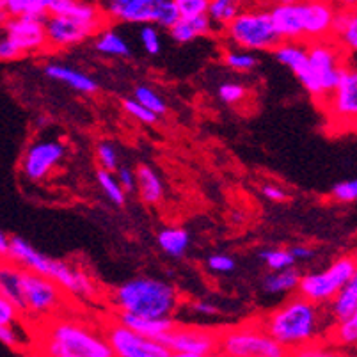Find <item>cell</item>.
Instances as JSON below:
<instances>
[{
    "mask_svg": "<svg viewBox=\"0 0 357 357\" xmlns=\"http://www.w3.org/2000/svg\"><path fill=\"white\" fill-rule=\"evenodd\" d=\"M64 155H66V146L57 141L31 144L20 160L22 173L32 182H41L59 166Z\"/></svg>",
    "mask_w": 357,
    "mask_h": 357,
    "instance_id": "13",
    "label": "cell"
},
{
    "mask_svg": "<svg viewBox=\"0 0 357 357\" xmlns=\"http://www.w3.org/2000/svg\"><path fill=\"white\" fill-rule=\"evenodd\" d=\"M134 96H135L134 100L137 102V104L143 105L146 111H150L151 114H155L157 118L167 112V105H166V102L162 100V96L157 95V93L153 91L151 88L139 86V88H135Z\"/></svg>",
    "mask_w": 357,
    "mask_h": 357,
    "instance_id": "32",
    "label": "cell"
},
{
    "mask_svg": "<svg viewBox=\"0 0 357 357\" xmlns=\"http://www.w3.org/2000/svg\"><path fill=\"white\" fill-rule=\"evenodd\" d=\"M288 253L294 258V262H297V260H311L315 256V251L306 246H294L292 249H288Z\"/></svg>",
    "mask_w": 357,
    "mask_h": 357,
    "instance_id": "51",
    "label": "cell"
},
{
    "mask_svg": "<svg viewBox=\"0 0 357 357\" xmlns=\"http://www.w3.org/2000/svg\"><path fill=\"white\" fill-rule=\"evenodd\" d=\"M327 357H352V356H349V354L345 352H334V350H329Z\"/></svg>",
    "mask_w": 357,
    "mask_h": 357,
    "instance_id": "54",
    "label": "cell"
},
{
    "mask_svg": "<svg viewBox=\"0 0 357 357\" xmlns=\"http://www.w3.org/2000/svg\"><path fill=\"white\" fill-rule=\"evenodd\" d=\"M100 8L105 20L119 24L153 25L157 20V0H111Z\"/></svg>",
    "mask_w": 357,
    "mask_h": 357,
    "instance_id": "16",
    "label": "cell"
},
{
    "mask_svg": "<svg viewBox=\"0 0 357 357\" xmlns=\"http://www.w3.org/2000/svg\"><path fill=\"white\" fill-rule=\"evenodd\" d=\"M0 342L11 349H16L22 345V338L16 333L15 327H0Z\"/></svg>",
    "mask_w": 357,
    "mask_h": 357,
    "instance_id": "48",
    "label": "cell"
},
{
    "mask_svg": "<svg viewBox=\"0 0 357 357\" xmlns=\"http://www.w3.org/2000/svg\"><path fill=\"white\" fill-rule=\"evenodd\" d=\"M262 192L267 199H270V201L281 203V201H286V199H288V194H286L281 187H278V185H263Z\"/></svg>",
    "mask_w": 357,
    "mask_h": 357,
    "instance_id": "49",
    "label": "cell"
},
{
    "mask_svg": "<svg viewBox=\"0 0 357 357\" xmlns=\"http://www.w3.org/2000/svg\"><path fill=\"white\" fill-rule=\"evenodd\" d=\"M329 304L331 315H333L338 322L357 317V278H354L352 281L347 283Z\"/></svg>",
    "mask_w": 357,
    "mask_h": 357,
    "instance_id": "26",
    "label": "cell"
},
{
    "mask_svg": "<svg viewBox=\"0 0 357 357\" xmlns=\"http://www.w3.org/2000/svg\"><path fill=\"white\" fill-rule=\"evenodd\" d=\"M9 253V237L0 230V258H8Z\"/></svg>",
    "mask_w": 357,
    "mask_h": 357,
    "instance_id": "52",
    "label": "cell"
},
{
    "mask_svg": "<svg viewBox=\"0 0 357 357\" xmlns=\"http://www.w3.org/2000/svg\"><path fill=\"white\" fill-rule=\"evenodd\" d=\"M4 27L22 56L48 50L45 20H40V18H9Z\"/></svg>",
    "mask_w": 357,
    "mask_h": 357,
    "instance_id": "15",
    "label": "cell"
},
{
    "mask_svg": "<svg viewBox=\"0 0 357 357\" xmlns=\"http://www.w3.org/2000/svg\"><path fill=\"white\" fill-rule=\"evenodd\" d=\"M223 61L235 72H253L254 68L258 66V59L244 50H224Z\"/></svg>",
    "mask_w": 357,
    "mask_h": 357,
    "instance_id": "34",
    "label": "cell"
},
{
    "mask_svg": "<svg viewBox=\"0 0 357 357\" xmlns=\"http://www.w3.org/2000/svg\"><path fill=\"white\" fill-rule=\"evenodd\" d=\"M8 20H9V16L8 13H6V2L4 0H0V25H4Z\"/></svg>",
    "mask_w": 357,
    "mask_h": 357,
    "instance_id": "53",
    "label": "cell"
},
{
    "mask_svg": "<svg viewBox=\"0 0 357 357\" xmlns=\"http://www.w3.org/2000/svg\"><path fill=\"white\" fill-rule=\"evenodd\" d=\"M260 258L267 263L272 272H279V270L290 269L294 267V258L290 256L288 249H267L260 253Z\"/></svg>",
    "mask_w": 357,
    "mask_h": 357,
    "instance_id": "36",
    "label": "cell"
},
{
    "mask_svg": "<svg viewBox=\"0 0 357 357\" xmlns=\"http://www.w3.org/2000/svg\"><path fill=\"white\" fill-rule=\"evenodd\" d=\"M219 98L223 100L224 104L228 105H238L240 102L247 98V89L240 84H233V82H228L223 84L221 88H219Z\"/></svg>",
    "mask_w": 357,
    "mask_h": 357,
    "instance_id": "40",
    "label": "cell"
},
{
    "mask_svg": "<svg viewBox=\"0 0 357 357\" xmlns=\"http://www.w3.org/2000/svg\"><path fill=\"white\" fill-rule=\"evenodd\" d=\"M322 308L294 295L263 318V331L290 354L317 343L322 334Z\"/></svg>",
    "mask_w": 357,
    "mask_h": 357,
    "instance_id": "1",
    "label": "cell"
},
{
    "mask_svg": "<svg viewBox=\"0 0 357 357\" xmlns=\"http://www.w3.org/2000/svg\"><path fill=\"white\" fill-rule=\"evenodd\" d=\"M212 32V25L207 15L192 18V20H180L169 29L173 41L176 43H191L199 36H208Z\"/></svg>",
    "mask_w": 357,
    "mask_h": 357,
    "instance_id": "27",
    "label": "cell"
},
{
    "mask_svg": "<svg viewBox=\"0 0 357 357\" xmlns=\"http://www.w3.org/2000/svg\"><path fill=\"white\" fill-rule=\"evenodd\" d=\"M105 342L114 357H171V352L159 342L132 333L127 327L112 322L105 331Z\"/></svg>",
    "mask_w": 357,
    "mask_h": 357,
    "instance_id": "10",
    "label": "cell"
},
{
    "mask_svg": "<svg viewBox=\"0 0 357 357\" xmlns=\"http://www.w3.org/2000/svg\"><path fill=\"white\" fill-rule=\"evenodd\" d=\"M45 73L50 79L59 80V82L66 84V86L73 88L75 91L84 93V95H95L98 91V82L95 79H91V77L82 72H77L73 68L64 66V64H47L45 66Z\"/></svg>",
    "mask_w": 357,
    "mask_h": 357,
    "instance_id": "22",
    "label": "cell"
},
{
    "mask_svg": "<svg viewBox=\"0 0 357 357\" xmlns=\"http://www.w3.org/2000/svg\"><path fill=\"white\" fill-rule=\"evenodd\" d=\"M47 279L56 283L61 290L70 292L75 297L93 299L96 295V286L91 276L82 269H75L63 260L50 258V265L47 270Z\"/></svg>",
    "mask_w": 357,
    "mask_h": 357,
    "instance_id": "14",
    "label": "cell"
},
{
    "mask_svg": "<svg viewBox=\"0 0 357 357\" xmlns=\"http://www.w3.org/2000/svg\"><path fill=\"white\" fill-rule=\"evenodd\" d=\"M119 187L125 194L134 192L137 189V178H135V171L130 167H118V175H116Z\"/></svg>",
    "mask_w": 357,
    "mask_h": 357,
    "instance_id": "47",
    "label": "cell"
},
{
    "mask_svg": "<svg viewBox=\"0 0 357 357\" xmlns=\"http://www.w3.org/2000/svg\"><path fill=\"white\" fill-rule=\"evenodd\" d=\"M96 50L104 56L130 57L132 50L123 36H119L114 31H104L96 40Z\"/></svg>",
    "mask_w": 357,
    "mask_h": 357,
    "instance_id": "31",
    "label": "cell"
},
{
    "mask_svg": "<svg viewBox=\"0 0 357 357\" xmlns=\"http://www.w3.org/2000/svg\"><path fill=\"white\" fill-rule=\"evenodd\" d=\"M112 302L119 313L143 318H173L180 306V294L171 283L139 276L119 285L112 292Z\"/></svg>",
    "mask_w": 357,
    "mask_h": 357,
    "instance_id": "2",
    "label": "cell"
},
{
    "mask_svg": "<svg viewBox=\"0 0 357 357\" xmlns=\"http://www.w3.org/2000/svg\"><path fill=\"white\" fill-rule=\"evenodd\" d=\"M191 310L198 315H205V317H212V315H217L219 313V308L212 302L207 301H196L192 302Z\"/></svg>",
    "mask_w": 357,
    "mask_h": 357,
    "instance_id": "50",
    "label": "cell"
},
{
    "mask_svg": "<svg viewBox=\"0 0 357 357\" xmlns=\"http://www.w3.org/2000/svg\"><path fill=\"white\" fill-rule=\"evenodd\" d=\"M96 157H98V162L102 166V169L107 173L118 171L119 167V157L116 148L111 143H102L96 148Z\"/></svg>",
    "mask_w": 357,
    "mask_h": 357,
    "instance_id": "39",
    "label": "cell"
},
{
    "mask_svg": "<svg viewBox=\"0 0 357 357\" xmlns=\"http://www.w3.org/2000/svg\"><path fill=\"white\" fill-rule=\"evenodd\" d=\"M171 357H217V356H192V354H171Z\"/></svg>",
    "mask_w": 357,
    "mask_h": 357,
    "instance_id": "55",
    "label": "cell"
},
{
    "mask_svg": "<svg viewBox=\"0 0 357 357\" xmlns=\"http://www.w3.org/2000/svg\"><path fill=\"white\" fill-rule=\"evenodd\" d=\"M230 43L240 47L244 52L251 50H274L281 40L270 22L269 9L244 8L240 15L224 31Z\"/></svg>",
    "mask_w": 357,
    "mask_h": 357,
    "instance_id": "6",
    "label": "cell"
},
{
    "mask_svg": "<svg viewBox=\"0 0 357 357\" xmlns=\"http://www.w3.org/2000/svg\"><path fill=\"white\" fill-rule=\"evenodd\" d=\"M118 324L127 327L132 333L139 334V336L159 342L164 334H167L176 326V320H173V318H143L134 317V315L119 313Z\"/></svg>",
    "mask_w": 357,
    "mask_h": 357,
    "instance_id": "20",
    "label": "cell"
},
{
    "mask_svg": "<svg viewBox=\"0 0 357 357\" xmlns=\"http://www.w3.org/2000/svg\"><path fill=\"white\" fill-rule=\"evenodd\" d=\"M327 107L334 121L354 127L357 116V72L349 63L343 64L336 89L324 105V109Z\"/></svg>",
    "mask_w": 357,
    "mask_h": 357,
    "instance_id": "11",
    "label": "cell"
},
{
    "mask_svg": "<svg viewBox=\"0 0 357 357\" xmlns=\"http://www.w3.org/2000/svg\"><path fill=\"white\" fill-rule=\"evenodd\" d=\"M141 41H143V47L150 56H157L160 52V38L159 32L153 25H144L141 29Z\"/></svg>",
    "mask_w": 357,
    "mask_h": 357,
    "instance_id": "43",
    "label": "cell"
},
{
    "mask_svg": "<svg viewBox=\"0 0 357 357\" xmlns=\"http://www.w3.org/2000/svg\"><path fill=\"white\" fill-rule=\"evenodd\" d=\"M270 22L281 41H302V2H278L269 9Z\"/></svg>",
    "mask_w": 357,
    "mask_h": 357,
    "instance_id": "17",
    "label": "cell"
},
{
    "mask_svg": "<svg viewBox=\"0 0 357 357\" xmlns=\"http://www.w3.org/2000/svg\"><path fill=\"white\" fill-rule=\"evenodd\" d=\"M123 109L127 111V114H130L132 118L139 119L141 123H146V125H153L157 123V116L151 114L150 111H146V109L143 107L141 104H137L134 98L132 100H123Z\"/></svg>",
    "mask_w": 357,
    "mask_h": 357,
    "instance_id": "42",
    "label": "cell"
},
{
    "mask_svg": "<svg viewBox=\"0 0 357 357\" xmlns=\"http://www.w3.org/2000/svg\"><path fill=\"white\" fill-rule=\"evenodd\" d=\"M96 180H98V183H100V187H102L104 194L107 196V198L111 199L114 205L123 207L125 201H127V194L121 191V187H119L116 176L112 175V173L104 171V169H98V173H96Z\"/></svg>",
    "mask_w": 357,
    "mask_h": 357,
    "instance_id": "33",
    "label": "cell"
},
{
    "mask_svg": "<svg viewBox=\"0 0 357 357\" xmlns=\"http://www.w3.org/2000/svg\"><path fill=\"white\" fill-rule=\"evenodd\" d=\"M235 260L228 254H214L208 258V269L219 272V274H226V272H233L235 270Z\"/></svg>",
    "mask_w": 357,
    "mask_h": 357,
    "instance_id": "46",
    "label": "cell"
},
{
    "mask_svg": "<svg viewBox=\"0 0 357 357\" xmlns=\"http://www.w3.org/2000/svg\"><path fill=\"white\" fill-rule=\"evenodd\" d=\"M137 178V189L141 192V198L148 205H159L164 199V183L162 178L155 173V169L150 166H139L135 171Z\"/></svg>",
    "mask_w": 357,
    "mask_h": 357,
    "instance_id": "24",
    "label": "cell"
},
{
    "mask_svg": "<svg viewBox=\"0 0 357 357\" xmlns=\"http://www.w3.org/2000/svg\"><path fill=\"white\" fill-rule=\"evenodd\" d=\"M22 278H24V270L20 267H16L8 260L0 263V297L11 302L20 313H25Z\"/></svg>",
    "mask_w": 357,
    "mask_h": 357,
    "instance_id": "21",
    "label": "cell"
},
{
    "mask_svg": "<svg viewBox=\"0 0 357 357\" xmlns=\"http://www.w3.org/2000/svg\"><path fill=\"white\" fill-rule=\"evenodd\" d=\"M336 6L331 2H302V31L310 43L329 40Z\"/></svg>",
    "mask_w": 357,
    "mask_h": 357,
    "instance_id": "18",
    "label": "cell"
},
{
    "mask_svg": "<svg viewBox=\"0 0 357 357\" xmlns=\"http://www.w3.org/2000/svg\"><path fill=\"white\" fill-rule=\"evenodd\" d=\"M301 281V272L294 267L279 272H270L265 279H263V290L267 294H288V292H295Z\"/></svg>",
    "mask_w": 357,
    "mask_h": 357,
    "instance_id": "29",
    "label": "cell"
},
{
    "mask_svg": "<svg viewBox=\"0 0 357 357\" xmlns=\"http://www.w3.org/2000/svg\"><path fill=\"white\" fill-rule=\"evenodd\" d=\"M22 286H24L25 313L31 317H52L63 308V290L50 279L24 270Z\"/></svg>",
    "mask_w": 357,
    "mask_h": 357,
    "instance_id": "8",
    "label": "cell"
},
{
    "mask_svg": "<svg viewBox=\"0 0 357 357\" xmlns=\"http://www.w3.org/2000/svg\"><path fill=\"white\" fill-rule=\"evenodd\" d=\"M306 45H308V66L311 73L310 95L324 107L336 89L340 72L347 63V56L331 38Z\"/></svg>",
    "mask_w": 357,
    "mask_h": 357,
    "instance_id": "4",
    "label": "cell"
},
{
    "mask_svg": "<svg viewBox=\"0 0 357 357\" xmlns=\"http://www.w3.org/2000/svg\"><path fill=\"white\" fill-rule=\"evenodd\" d=\"M171 354H192V356H215L219 352V333L205 327L178 326L176 324L159 340Z\"/></svg>",
    "mask_w": 357,
    "mask_h": 357,
    "instance_id": "9",
    "label": "cell"
},
{
    "mask_svg": "<svg viewBox=\"0 0 357 357\" xmlns=\"http://www.w3.org/2000/svg\"><path fill=\"white\" fill-rule=\"evenodd\" d=\"M176 22H180V13L175 0H157L155 24L162 25L166 29H171Z\"/></svg>",
    "mask_w": 357,
    "mask_h": 357,
    "instance_id": "37",
    "label": "cell"
},
{
    "mask_svg": "<svg viewBox=\"0 0 357 357\" xmlns=\"http://www.w3.org/2000/svg\"><path fill=\"white\" fill-rule=\"evenodd\" d=\"M9 18H40L47 20V0H4Z\"/></svg>",
    "mask_w": 357,
    "mask_h": 357,
    "instance_id": "30",
    "label": "cell"
},
{
    "mask_svg": "<svg viewBox=\"0 0 357 357\" xmlns=\"http://www.w3.org/2000/svg\"><path fill=\"white\" fill-rule=\"evenodd\" d=\"M333 340L336 345L354 347L357 342V317L349 318V320L338 322L333 331Z\"/></svg>",
    "mask_w": 357,
    "mask_h": 357,
    "instance_id": "35",
    "label": "cell"
},
{
    "mask_svg": "<svg viewBox=\"0 0 357 357\" xmlns=\"http://www.w3.org/2000/svg\"><path fill=\"white\" fill-rule=\"evenodd\" d=\"M2 262H4V258H0V263H2Z\"/></svg>",
    "mask_w": 357,
    "mask_h": 357,
    "instance_id": "56",
    "label": "cell"
},
{
    "mask_svg": "<svg viewBox=\"0 0 357 357\" xmlns=\"http://www.w3.org/2000/svg\"><path fill=\"white\" fill-rule=\"evenodd\" d=\"M20 315V311L16 310L11 302L0 297V327H15Z\"/></svg>",
    "mask_w": 357,
    "mask_h": 357,
    "instance_id": "45",
    "label": "cell"
},
{
    "mask_svg": "<svg viewBox=\"0 0 357 357\" xmlns=\"http://www.w3.org/2000/svg\"><path fill=\"white\" fill-rule=\"evenodd\" d=\"M180 13V20H192L207 15L208 0H175Z\"/></svg>",
    "mask_w": 357,
    "mask_h": 357,
    "instance_id": "38",
    "label": "cell"
},
{
    "mask_svg": "<svg viewBox=\"0 0 357 357\" xmlns=\"http://www.w3.org/2000/svg\"><path fill=\"white\" fill-rule=\"evenodd\" d=\"M22 54L18 52V48L15 47V43L9 38L8 31H6L4 25H0V61H15L20 59Z\"/></svg>",
    "mask_w": 357,
    "mask_h": 357,
    "instance_id": "44",
    "label": "cell"
},
{
    "mask_svg": "<svg viewBox=\"0 0 357 357\" xmlns=\"http://www.w3.org/2000/svg\"><path fill=\"white\" fill-rule=\"evenodd\" d=\"M102 29L104 25L82 24V22L68 18V16H48L45 20L48 48H54V50L84 43L91 36H96Z\"/></svg>",
    "mask_w": 357,
    "mask_h": 357,
    "instance_id": "12",
    "label": "cell"
},
{
    "mask_svg": "<svg viewBox=\"0 0 357 357\" xmlns=\"http://www.w3.org/2000/svg\"><path fill=\"white\" fill-rule=\"evenodd\" d=\"M331 196L340 203H354L357 199V182L345 180V182L336 183L331 191Z\"/></svg>",
    "mask_w": 357,
    "mask_h": 357,
    "instance_id": "41",
    "label": "cell"
},
{
    "mask_svg": "<svg viewBox=\"0 0 357 357\" xmlns=\"http://www.w3.org/2000/svg\"><path fill=\"white\" fill-rule=\"evenodd\" d=\"M157 242L167 256L180 258L185 254L187 247L191 244V235L183 228H164L157 237Z\"/></svg>",
    "mask_w": 357,
    "mask_h": 357,
    "instance_id": "28",
    "label": "cell"
},
{
    "mask_svg": "<svg viewBox=\"0 0 357 357\" xmlns=\"http://www.w3.org/2000/svg\"><path fill=\"white\" fill-rule=\"evenodd\" d=\"M43 357H114L111 347L89 327L73 320H57L43 338Z\"/></svg>",
    "mask_w": 357,
    "mask_h": 357,
    "instance_id": "3",
    "label": "cell"
},
{
    "mask_svg": "<svg viewBox=\"0 0 357 357\" xmlns=\"http://www.w3.org/2000/svg\"><path fill=\"white\" fill-rule=\"evenodd\" d=\"M219 350L224 357H288L281 345L263 331L262 324H244L219 333Z\"/></svg>",
    "mask_w": 357,
    "mask_h": 357,
    "instance_id": "7",
    "label": "cell"
},
{
    "mask_svg": "<svg viewBox=\"0 0 357 357\" xmlns=\"http://www.w3.org/2000/svg\"><path fill=\"white\" fill-rule=\"evenodd\" d=\"M244 6L235 0H208L207 18L212 25V31H226L228 25L240 15Z\"/></svg>",
    "mask_w": 357,
    "mask_h": 357,
    "instance_id": "25",
    "label": "cell"
},
{
    "mask_svg": "<svg viewBox=\"0 0 357 357\" xmlns=\"http://www.w3.org/2000/svg\"><path fill=\"white\" fill-rule=\"evenodd\" d=\"M47 13L48 16H68V18L79 20L82 24H107L100 4H91V2H79V0H47Z\"/></svg>",
    "mask_w": 357,
    "mask_h": 357,
    "instance_id": "19",
    "label": "cell"
},
{
    "mask_svg": "<svg viewBox=\"0 0 357 357\" xmlns=\"http://www.w3.org/2000/svg\"><path fill=\"white\" fill-rule=\"evenodd\" d=\"M272 52L279 63L290 68L297 79L308 70V45L302 41H281Z\"/></svg>",
    "mask_w": 357,
    "mask_h": 357,
    "instance_id": "23",
    "label": "cell"
},
{
    "mask_svg": "<svg viewBox=\"0 0 357 357\" xmlns=\"http://www.w3.org/2000/svg\"><path fill=\"white\" fill-rule=\"evenodd\" d=\"M357 278V263L354 254H345L334 260L324 272H310L301 276L297 292L299 297L313 304H329L347 283Z\"/></svg>",
    "mask_w": 357,
    "mask_h": 357,
    "instance_id": "5",
    "label": "cell"
}]
</instances>
